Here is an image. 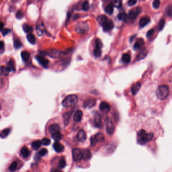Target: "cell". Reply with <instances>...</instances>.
<instances>
[{"instance_id": "6", "label": "cell", "mask_w": 172, "mask_h": 172, "mask_svg": "<svg viewBox=\"0 0 172 172\" xmlns=\"http://www.w3.org/2000/svg\"><path fill=\"white\" fill-rule=\"evenodd\" d=\"M45 54L52 58L60 57L64 55V53L56 50H47L45 51Z\"/></svg>"}, {"instance_id": "14", "label": "cell", "mask_w": 172, "mask_h": 172, "mask_svg": "<svg viewBox=\"0 0 172 172\" xmlns=\"http://www.w3.org/2000/svg\"><path fill=\"white\" fill-rule=\"evenodd\" d=\"M96 103V100L93 99V98H90L84 102L83 107L85 108H93L95 105Z\"/></svg>"}, {"instance_id": "15", "label": "cell", "mask_w": 172, "mask_h": 172, "mask_svg": "<svg viewBox=\"0 0 172 172\" xmlns=\"http://www.w3.org/2000/svg\"><path fill=\"white\" fill-rule=\"evenodd\" d=\"M82 159L84 160H88L92 157L91 153L89 149H84L82 150Z\"/></svg>"}, {"instance_id": "38", "label": "cell", "mask_w": 172, "mask_h": 172, "mask_svg": "<svg viewBox=\"0 0 172 172\" xmlns=\"http://www.w3.org/2000/svg\"><path fill=\"white\" fill-rule=\"evenodd\" d=\"M108 20V18L106 17V16H104V15L99 16L98 18V19H97L98 21L99 22L101 25L103 23H104L106 21V20Z\"/></svg>"}, {"instance_id": "37", "label": "cell", "mask_w": 172, "mask_h": 172, "mask_svg": "<svg viewBox=\"0 0 172 172\" xmlns=\"http://www.w3.org/2000/svg\"><path fill=\"white\" fill-rule=\"evenodd\" d=\"M112 4L114 7L117 8H120L122 7V2L120 0H113Z\"/></svg>"}, {"instance_id": "36", "label": "cell", "mask_w": 172, "mask_h": 172, "mask_svg": "<svg viewBox=\"0 0 172 172\" xmlns=\"http://www.w3.org/2000/svg\"><path fill=\"white\" fill-rule=\"evenodd\" d=\"M95 49H101L102 47V43L100 39L98 38L95 40Z\"/></svg>"}, {"instance_id": "26", "label": "cell", "mask_w": 172, "mask_h": 172, "mask_svg": "<svg viewBox=\"0 0 172 172\" xmlns=\"http://www.w3.org/2000/svg\"><path fill=\"white\" fill-rule=\"evenodd\" d=\"M114 6L113 4H110L105 8V12L108 14H112L114 12Z\"/></svg>"}, {"instance_id": "32", "label": "cell", "mask_w": 172, "mask_h": 172, "mask_svg": "<svg viewBox=\"0 0 172 172\" xmlns=\"http://www.w3.org/2000/svg\"><path fill=\"white\" fill-rule=\"evenodd\" d=\"M66 164H66L65 158L63 157H61L59 162V165H58L59 168L60 169H64L65 167L66 166Z\"/></svg>"}, {"instance_id": "25", "label": "cell", "mask_w": 172, "mask_h": 172, "mask_svg": "<svg viewBox=\"0 0 172 172\" xmlns=\"http://www.w3.org/2000/svg\"><path fill=\"white\" fill-rule=\"evenodd\" d=\"M41 144H42V142L41 141H39V140L35 141L31 144L32 148L35 151H36L41 147Z\"/></svg>"}, {"instance_id": "46", "label": "cell", "mask_w": 172, "mask_h": 172, "mask_svg": "<svg viewBox=\"0 0 172 172\" xmlns=\"http://www.w3.org/2000/svg\"><path fill=\"white\" fill-rule=\"evenodd\" d=\"M93 55L96 58H100L101 55V51L100 49H95L93 50Z\"/></svg>"}, {"instance_id": "13", "label": "cell", "mask_w": 172, "mask_h": 172, "mask_svg": "<svg viewBox=\"0 0 172 172\" xmlns=\"http://www.w3.org/2000/svg\"><path fill=\"white\" fill-rule=\"evenodd\" d=\"M53 148L54 150L56 151L58 153L62 152L64 151V145L59 141H56L54 144H53Z\"/></svg>"}, {"instance_id": "22", "label": "cell", "mask_w": 172, "mask_h": 172, "mask_svg": "<svg viewBox=\"0 0 172 172\" xmlns=\"http://www.w3.org/2000/svg\"><path fill=\"white\" fill-rule=\"evenodd\" d=\"M147 54V50L145 48L142 49L141 50H140V51L137 57V58L138 60H140V59H144L146 57Z\"/></svg>"}, {"instance_id": "17", "label": "cell", "mask_w": 172, "mask_h": 172, "mask_svg": "<svg viewBox=\"0 0 172 172\" xmlns=\"http://www.w3.org/2000/svg\"><path fill=\"white\" fill-rule=\"evenodd\" d=\"M94 123L95 126L98 128H100L102 126V121H101V117L99 113H97V114L95 116L94 119Z\"/></svg>"}, {"instance_id": "55", "label": "cell", "mask_w": 172, "mask_h": 172, "mask_svg": "<svg viewBox=\"0 0 172 172\" xmlns=\"http://www.w3.org/2000/svg\"><path fill=\"white\" fill-rule=\"evenodd\" d=\"M154 29H151V30H150L147 32V34H146V36L147 37H150V36H151L153 34V33H154Z\"/></svg>"}, {"instance_id": "4", "label": "cell", "mask_w": 172, "mask_h": 172, "mask_svg": "<svg viewBox=\"0 0 172 172\" xmlns=\"http://www.w3.org/2000/svg\"><path fill=\"white\" fill-rule=\"evenodd\" d=\"M72 157L74 161L79 162L82 159V150L77 148H75L72 150Z\"/></svg>"}, {"instance_id": "52", "label": "cell", "mask_w": 172, "mask_h": 172, "mask_svg": "<svg viewBox=\"0 0 172 172\" xmlns=\"http://www.w3.org/2000/svg\"><path fill=\"white\" fill-rule=\"evenodd\" d=\"M11 32V30L9 29L3 28L1 30V32L3 36H6Z\"/></svg>"}, {"instance_id": "29", "label": "cell", "mask_w": 172, "mask_h": 172, "mask_svg": "<svg viewBox=\"0 0 172 172\" xmlns=\"http://www.w3.org/2000/svg\"><path fill=\"white\" fill-rule=\"evenodd\" d=\"M11 132L10 128H6L3 130L1 132V137L2 138H6L10 134Z\"/></svg>"}, {"instance_id": "5", "label": "cell", "mask_w": 172, "mask_h": 172, "mask_svg": "<svg viewBox=\"0 0 172 172\" xmlns=\"http://www.w3.org/2000/svg\"><path fill=\"white\" fill-rule=\"evenodd\" d=\"M88 30V26L84 22H80L76 25V31L79 33H85Z\"/></svg>"}, {"instance_id": "9", "label": "cell", "mask_w": 172, "mask_h": 172, "mask_svg": "<svg viewBox=\"0 0 172 172\" xmlns=\"http://www.w3.org/2000/svg\"><path fill=\"white\" fill-rule=\"evenodd\" d=\"M106 130L108 134L110 135H113L115 131V125L111 120L108 119L106 124Z\"/></svg>"}, {"instance_id": "35", "label": "cell", "mask_w": 172, "mask_h": 172, "mask_svg": "<svg viewBox=\"0 0 172 172\" xmlns=\"http://www.w3.org/2000/svg\"><path fill=\"white\" fill-rule=\"evenodd\" d=\"M118 18L120 20L125 21L127 19V15L125 13H121L118 15Z\"/></svg>"}, {"instance_id": "33", "label": "cell", "mask_w": 172, "mask_h": 172, "mask_svg": "<svg viewBox=\"0 0 172 172\" xmlns=\"http://www.w3.org/2000/svg\"><path fill=\"white\" fill-rule=\"evenodd\" d=\"M165 13L167 16L172 17V6H168L165 8Z\"/></svg>"}, {"instance_id": "12", "label": "cell", "mask_w": 172, "mask_h": 172, "mask_svg": "<svg viewBox=\"0 0 172 172\" xmlns=\"http://www.w3.org/2000/svg\"><path fill=\"white\" fill-rule=\"evenodd\" d=\"M99 108L101 112H105V113L109 112L111 110L110 105L108 104V102H107L106 101L101 102Z\"/></svg>"}, {"instance_id": "8", "label": "cell", "mask_w": 172, "mask_h": 172, "mask_svg": "<svg viewBox=\"0 0 172 172\" xmlns=\"http://www.w3.org/2000/svg\"><path fill=\"white\" fill-rule=\"evenodd\" d=\"M36 60L38 63L41 65L44 68H48L49 64V61L43 56L37 55L36 56Z\"/></svg>"}, {"instance_id": "31", "label": "cell", "mask_w": 172, "mask_h": 172, "mask_svg": "<svg viewBox=\"0 0 172 172\" xmlns=\"http://www.w3.org/2000/svg\"><path fill=\"white\" fill-rule=\"evenodd\" d=\"M122 61L125 63H129L131 61V57L128 54H124L122 57Z\"/></svg>"}, {"instance_id": "1", "label": "cell", "mask_w": 172, "mask_h": 172, "mask_svg": "<svg viewBox=\"0 0 172 172\" xmlns=\"http://www.w3.org/2000/svg\"><path fill=\"white\" fill-rule=\"evenodd\" d=\"M139 93V104L145 108L157 110L172 99V71L146 82Z\"/></svg>"}, {"instance_id": "43", "label": "cell", "mask_w": 172, "mask_h": 172, "mask_svg": "<svg viewBox=\"0 0 172 172\" xmlns=\"http://www.w3.org/2000/svg\"><path fill=\"white\" fill-rule=\"evenodd\" d=\"M44 28V27L43 25H40L37 27L36 29L37 32V33L38 34L39 36H41L42 35V33H43Z\"/></svg>"}, {"instance_id": "30", "label": "cell", "mask_w": 172, "mask_h": 172, "mask_svg": "<svg viewBox=\"0 0 172 172\" xmlns=\"http://www.w3.org/2000/svg\"><path fill=\"white\" fill-rule=\"evenodd\" d=\"M23 30L26 33H31L33 30L32 27L26 23H25L23 24Z\"/></svg>"}, {"instance_id": "10", "label": "cell", "mask_w": 172, "mask_h": 172, "mask_svg": "<svg viewBox=\"0 0 172 172\" xmlns=\"http://www.w3.org/2000/svg\"><path fill=\"white\" fill-rule=\"evenodd\" d=\"M102 26L105 31H109L114 28V23L111 20H106L102 23Z\"/></svg>"}, {"instance_id": "20", "label": "cell", "mask_w": 172, "mask_h": 172, "mask_svg": "<svg viewBox=\"0 0 172 172\" xmlns=\"http://www.w3.org/2000/svg\"><path fill=\"white\" fill-rule=\"evenodd\" d=\"M52 138L56 141H59L63 138V134L59 131L51 134Z\"/></svg>"}, {"instance_id": "45", "label": "cell", "mask_w": 172, "mask_h": 172, "mask_svg": "<svg viewBox=\"0 0 172 172\" xmlns=\"http://www.w3.org/2000/svg\"><path fill=\"white\" fill-rule=\"evenodd\" d=\"M165 25V20L164 19H161L158 23V29L159 30H162L164 27Z\"/></svg>"}, {"instance_id": "44", "label": "cell", "mask_w": 172, "mask_h": 172, "mask_svg": "<svg viewBox=\"0 0 172 172\" xmlns=\"http://www.w3.org/2000/svg\"><path fill=\"white\" fill-rule=\"evenodd\" d=\"M17 163L16 162H13L9 167V169L11 171H15L17 168Z\"/></svg>"}, {"instance_id": "24", "label": "cell", "mask_w": 172, "mask_h": 172, "mask_svg": "<svg viewBox=\"0 0 172 172\" xmlns=\"http://www.w3.org/2000/svg\"><path fill=\"white\" fill-rule=\"evenodd\" d=\"M144 44V41L142 38L138 39V40L137 41L136 43L134 44V50H137V49H138L140 48L142 46V45Z\"/></svg>"}, {"instance_id": "41", "label": "cell", "mask_w": 172, "mask_h": 172, "mask_svg": "<svg viewBox=\"0 0 172 172\" xmlns=\"http://www.w3.org/2000/svg\"><path fill=\"white\" fill-rule=\"evenodd\" d=\"M140 86L139 83H137L136 84H135L134 86H133V87L132 88V91L133 93L134 94L137 93V92H138L140 89Z\"/></svg>"}, {"instance_id": "28", "label": "cell", "mask_w": 172, "mask_h": 172, "mask_svg": "<svg viewBox=\"0 0 172 172\" xmlns=\"http://www.w3.org/2000/svg\"><path fill=\"white\" fill-rule=\"evenodd\" d=\"M21 56L23 61L25 62H27L28 61L29 59V57H30L29 54L26 51H22L21 54Z\"/></svg>"}, {"instance_id": "40", "label": "cell", "mask_w": 172, "mask_h": 172, "mask_svg": "<svg viewBox=\"0 0 172 172\" xmlns=\"http://www.w3.org/2000/svg\"><path fill=\"white\" fill-rule=\"evenodd\" d=\"M22 46V43L18 39L15 40L14 42V47L16 49H18L20 48Z\"/></svg>"}, {"instance_id": "39", "label": "cell", "mask_w": 172, "mask_h": 172, "mask_svg": "<svg viewBox=\"0 0 172 172\" xmlns=\"http://www.w3.org/2000/svg\"><path fill=\"white\" fill-rule=\"evenodd\" d=\"M95 137L97 139L98 142H103L105 140L104 137L103 136V134L101 133H98L95 135Z\"/></svg>"}, {"instance_id": "50", "label": "cell", "mask_w": 172, "mask_h": 172, "mask_svg": "<svg viewBox=\"0 0 172 172\" xmlns=\"http://www.w3.org/2000/svg\"><path fill=\"white\" fill-rule=\"evenodd\" d=\"M152 6L154 8L158 9L160 6V0H154L152 3Z\"/></svg>"}, {"instance_id": "11", "label": "cell", "mask_w": 172, "mask_h": 172, "mask_svg": "<svg viewBox=\"0 0 172 172\" xmlns=\"http://www.w3.org/2000/svg\"><path fill=\"white\" fill-rule=\"evenodd\" d=\"M76 138L79 142H84L86 139V134L83 130H79L77 134Z\"/></svg>"}, {"instance_id": "48", "label": "cell", "mask_w": 172, "mask_h": 172, "mask_svg": "<svg viewBox=\"0 0 172 172\" xmlns=\"http://www.w3.org/2000/svg\"><path fill=\"white\" fill-rule=\"evenodd\" d=\"M98 142L97 139L96 138L95 136H92L90 138V145L91 146H94L96 144H97V142Z\"/></svg>"}, {"instance_id": "34", "label": "cell", "mask_w": 172, "mask_h": 172, "mask_svg": "<svg viewBox=\"0 0 172 172\" xmlns=\"http://www.w3.org/2000/svg\"><path fill=\"white\" fill-rule=\"evenodd\" d=\"M27 39L31 44H33L36 43L35 37L34 36V35L32 34H29L27 36Z\"/></svg>"}, {"instance_id": "56", "label": "cell", "mask_w": 172, "mask_h": 172, "mask_svg": "<svg viewBox=\"0 0 172 172\" xmlns=\"http://www.w3.org/2000/svg\"><path fill=\"white\" fill-rule=\"evenodd\" d=\"M4 44L2 41L1 42V45H0V49L1 50V53H2V51L4 50Z\"/></svg>"}, {"instance_id": "53", "label": "cell", "mask_w": 172, "mask_h": 172, "mask_svg": "<svg viewBox=\"0 0 172 172\" xmlns=\"http://www.w3.org/2000/svg\"><path fill=\"white\" fill-rule=\"evenodd\" d=\"M23 16V14L22 12L21 11H18L16 14V17L18 19H21Z\"/></svg>"}, {"instance_id": "51", "label": "cell", "mask_w": 172, "mask_h": 172, "mask_svg": "<svg viewBox=\"0 0 172 172\" xmlns=\"http://www.w3.org/2000/svg\"><path fill=\"white\" fill-rule=\"evenodd\" d=\"M48 150L47 149H45V148H43V149H42L41 151H39L38 153H39V154L41 157H43V156H45L48 153Z\"/></svg>"}, {"instance_id": "49", "label": "cell", "mask_w": 172, "mask_h": 172, "mask_svg": "<svg viewBox=\"0 0 172 172\" xmlns=\"http://www.w3.org/2000/svg\"><path fill=\"white\" fill-rule=\"evenodd\" d=\"M8 66L11 69L12 71H15V64L14 61L13 60H10L8 63Z\"/></svg>"}, {"instance_id": "21", "label": "cell", "mask_w": 172, "mask_h": 172, "mask_svg": "<svg viewBox=\"0 0 172 172\" xmlns=\"http://www.w3.org/2000/svg\"><path fill=\"white\" fill-rule=\"evenodd\" d=\"M20 153L22 157L24 158H28L30 154V151L26 146H24L22 148Z\"/></svg>"}, {"instance_id": "54", "label": "cell", "mask_w": 172, "mask_h": 172, "mask_svg": "<svg viewBox=\"0 0 172 172\" xmlns=\"http://www.w3.org/2000/svg\"><path fill=\"white\" fill-rule=\"evenodd\" d=\"M137 2L136 0H129L128 2V5L129 6H132L135 5Z\"/></svg>"}, {"instance_id": "7", "label": "cell", "mask_w": 172, "mask_h": 172, "mask_svg": "<svg viewBox=\"0 0 172 172\" xmlns=\"http://www.w3.org/2000/svg\"><path fill=\"white\" fill-rule=\"evenodd\" d=\"M142 9L140 7H136L130 10L128 13V17L131 19H134L137 18L138 15L141 12Z\"/></svg>"}, {"instance_id": "47", "label": "cell", "mask_w": 172, "mask_h": 172, "mask_svg": "<svg viewBox=\"0 0 172 172\" xmlns=\"http://www.w3.org/2000/svg\"><path fill=\"white\" fill-rule=\"evenodd\" d=\"M89 5L87 1H85L82 5V9L84 11H87L89 9Z\"/></svg>"}, {"instance_id": "42", "label": "cell", "mask_w": 172, "mask_h": 172, "mask_svg": "<svg viewBox=\"0 0 172 172\" xmlns=\"http://www.w3.org/2000/svg\"><path fill=\"white\" fill-rule=\"evenodd\" d=\"M41 142H42V144H43V145L48 146L51 143V140L48 138H44L43 139H42Z\"/></svg>"}, {"instance_id": "3", "label": "cell", "mask_w": 172, "mask_h": 172, "mask_svg": "<svg viewBox=\"0 0 172 172\" xmlns=\"http://www.w3.org/2000/svg\"><path fill=\"white\" fill-rule=\"evenodd\" d=\"M78 101V97L74 94L67 96L62 101V106L65 107H71L75 105Z\"/></svg>"}, {"instance_id": "2", "label": "cell", "mask_w": 172, "mask_h": 172, "mask_svg": "<svg viewBox=\"0 0 172 172\" xmlns=\"http://www.w3.org/2000/svg\"><path fill=\"white\" fill-rule=\"evenodd\" d=\"M136 122V139L138 143L145 145L157 139L160 134V125L152 118H138Z\"/></svg>"}, {"instance_id": "16", "label": "cell", "mask_w": 172, "mask_h": 172, "mask_svg": "<svg viewBox=\"0 0 172 172\" xmlns=\"http://www.w3.org/2000/svg\"><path fill=\"white\" fill-rule=\"evenodd\" d=\"M61 131V128L57 124H53L50 125L49 127V131L50 134H54Z\"/></svg>"}, {"instance_id": "23", "label": "cell", "mask_w": 172, "mask_h": 172, "mask_svg": "<svg viewBox=\"0 0 172 172\" xmlns=\"http://www.w3.org/2000/svg\"><path fill=\"white\" fill-rule=\"evenodd\" d=\"M11 71H12L11 69L9 66H8L7 67H5L4 66H1V74H3L5 76H7Z\"/></svg>"}, {"instance_id": "18", "label": "cell", "mask_w": 172, "mask_h": 172, "mask_svg": "<svg viewBox=\"0 0 172 172\" xmlns=\"http://www.w3.org/2000/svg\"><path fill=\"white\" fill-rule=\"evenodd\" d=\"M150 22V18L147 17V16H145L142 17L139 21V26H140V27H144L145 26H146V25H147Z\"/></svg>"}, {"instance_id": "19", "label": "cell", "mask_w": 172, "mask_h": 172, "mask_svg": "<svg viewBox=\"0 0 172 172\" xmlns=\"http://www.w3.org/2000/svg\"><path fill=\"white\" fill-rule=\"evenodd\" d=\"M82 116H83L82 112L80 110H78L76 112V113L74 115L73 119L75 122H79L81 121L82 119Z\"/></svg>"}, {"instance_id": "27", "label": "cell", "mask_w": 172, "mask_h": 172, "mask_svg": "<svg viewBox=\"0 0 172 172\" xmlns=\"http://www.w3.org/2000/svg\"><path fill=\"white\" fill-rule=\"evenodd\" d=\"M71 116V113H66L63 115V119H64V123L65 126H67L68 124L69 121V119Z\"/></svg>"}]
</instances>
